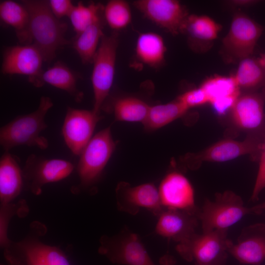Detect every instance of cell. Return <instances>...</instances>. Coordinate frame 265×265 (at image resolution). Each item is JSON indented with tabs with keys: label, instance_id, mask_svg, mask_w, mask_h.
Returning <instances> with one entry per match:
<instances>
[{
	"label": "cell",
	"instance_id": "6da1fadb",
	"mask_svg": "<svg viewBox=\"0 0 265 265\" xmlns=\"http://www.w3.org/2000/svg\"><path fill=\"white\" fill-rule=\"evenodd\" d=\"M22 3L29 15L31 43L40 51L44 61L50 62L59 49L69 44L65 38L67 25L53 14L48 1L26 0Z\"/></svg>",
	"mask_w": 265,
	"mask_h": 265
},
{
	"label": "cell",
	"instance_id": "7a4b0ae2",
	"mask_svg": "<svg viewBox=\"0 0 265 265\" xmlns=\"http://www.w3.org/2000/svg\"><path fill=\"white\" fill-rule=\"evenodd\" d=\"M265 210V203L253 207L244 205L241 197L230 190L216 193L213 200L205 201L199 209L198 217L203 232L213 230L227 231L244 216L250 214H259Z\"/></svg>",
	"mask_w": 265,
	"mask_h": 265
},
{
	"label": "cell",
	"instance_id": "3957f363",
	"mask_svg": "<svg viewBox=\"0 0 265 265\" xmlns=\"http://www.w3.org/2000/svg\"><path fill=\"white\" fill-rule=\"evenodd\" d=\"M53 106L49 97L42 96L36 110L19 116L3 126L0 131V143L6 152L19 145L46 148L48 142L40 133L47 127L45 118Z\"/></svg>",
	"mask_w": 265,
	"mask_h": 265
},
{
	"label": "cell",
	"instance_id": "277c9868",
	"mask_svg": "<svg viewBox=\"0 0 265 265\" xmlns=\"http://www.w3.org/2000/svg\"><path fill=\"white\" fill-rule=\"evenodd\" d=\"M230 241L226 231L213 230L201 234L195 233L178 243L176 250L184 260L193 261L195 265L225 264Z\"/></svg>",
	"mask_w": 265,
	"mask_h": 265
},
{
	"label": "cell",
	"instance_id": "5b68a950",
	"mask_svg": "<svg viewBox=\"0 0 265 265\" xmlns=\"http://www.w3.org/2000/svg\"><path fill=\"white\" fill-rule=\"evenodd\" d=\"M118 43L116 34L109 36L104 34L92 61L91 78L94 98L93 110L98 114L113 84Z\"/></svg>",
	"mask_w": 265,
	"mask_h": 265
},
{
	"label": "cell",
	"instance_id": "8992f818",
	"mask_svg": "<svg viewBox=\"0 0 265 265\" xmlns=\"http://www.w3.org/2000/svg\"><path fill=\"white\" fill-rule=\"evenodd\" d=\"M98 252L113 264L155 265L139 236L127 227L115 235L102 236Z\"/></svg>",
	"mask_w": 265,
	"mask_h": 265
},
{
	"label": "cell",
	"instance_id": "52a82bcc",
	"mask_svg": "<svg viewBox=\"0 0 265 265\" xmlns=\"http://www.w3.org/2000/svg\"><path fill=\"white\" fill-rule=\"evenodd\" d=\"M115 147L109 127L96 134L84 148L78 164L81 185L88 186L100 177Z\"/></svg>",
	"mask_w": 265,
	"mask_h": 265
},
{
	"label": "cell",
	"instance_id": "ba28073f",
	"mask_svg": "<svg viewBox=\"0 0 265 265\" xmlns=\"http://www.w3.org/2000/svg\"><path fill=\"white\" fill-rule=\"evenodd\" d=\"M263 30L260 25L247 16L235 15L222 42L223 53L227 60L241 61L249 57Z\"/></svg>",
	"mask_w": 265,
	"mask_h": 265
},
{
	"label": "cell",
	"instance_id": "9c48e42d",
	"mask_svg": "<svg viewBox=\"0 0 265 265\" xmlns=\"http://www.w3.org/2000/svg\"><path fill=\"white\" fill-rule=\"evenodd\" d=\"M264 135L252 134L243 141L225 139L202 151L187 155L185 161L191 169L204 161L224 162L247 154L260 155Z\"/></svg>",
	"mask_w": 265,
	"mask_h": 265
},
{
	"label": "cell",
	"instance_id": "30bf717a",
	"mask_svg": "<svg viewBox=\"0 0 265 265\" xmlns=\"http://www.w3.org/2000/svg\"><path fill=\"white\" fill-rule=\"evenodd\" d=\"M134 6L149 20L173 35L184 32L189 16L176 0H137Z\"/></svg>",
	"mask_w": 265,
	"mask_h": 265
},
{
	"label": "cell",
	"instance_id": "8fae6325",
	"mask_svg": "<svg viewBox=\"0 0 265 265\" xmlns=\"http://www.w3.org/2000/svg\"><path fill=\"white\" fill-rule=\"evenodd\" d=\"M100 114L92 110L69 107L62 127L64 141L71 151L80 156L92 138Z\"/></svg>",
	"mask_w": 265,
	"mask_h": 265
},
{
	"label": "cell",
	"instance_id": "7c38bea8",
	"mask_svg": "<svg viewBox=\"0 0 265 265\" xmlns=\"http://www.w3.org/2000/svg\"><path fill=\"white\" fill-rule=\"evenodd\" d=\"M116 197L117 209L133 215L145 209L157 216L163 209L159 190L152 183L132 186L125 182L120 183L116 188Z\"/></svg>",
	"mask_w": 265,
	"mask_h": 265
},
{
	"label": "cell",
	"instance_id": "4fadbf2b",
	"mask_svg": "<svg viewBox=\"0 0 265 265\" xmlns=\"http://www.w3.org/2000/svg\"><path fill=\"white\" fill-rule=\"evenodd\" d=\"M74 168L73 164L66 160L41 159L31 155L26 160L23 178L30 191L38 195L44 185L65 179L71 174Z\"/></svg>",
	"mask_w": 265,
	"mask_h": 265
},
{
	"label": "cell",
	"instance_id": "5bb4252c",
	"mask_svg": "<svg viewBox=\"0 0 265 265\" xmlns=\"http://www.w3.org/2000/svg\"><path fill=\"white\" fill-rule=\"evenodd\" d=\"M2 56L1 70L3 74L26 76L33 85L43 71V56L32 44L7 47Z\"/></svg>",
	"mask_w": 265,
	"mask_h": 265
},
{
	"label": "cell",
	"instance_id": "9a60e30c",
	"mask_svg": "<svg viewBox=\"0 0 265 265\" xmlns=\"http://www.w3.org/2000/svg\"><path fill=\"white\" fill-rule=\"evenodd\" d=\"M158 190L163 208L198 214L199 209L195 205L193 187L181 173H168L162 180Z\"/></svg>",
	"mask_w": 265,
	"mask_h": 265
},
{
	"label": "cell",
	"instance_id": "2e32d148",
	"mask_svg": "<svg viewBox=\"0 0 265 265\" xmlns=\"http://www.w3.org/2000/svg\"><path fill=\"white\" fill-rule=\"evenodd\" d=\"M265 96L250 92L238 97L231 110L232 120L239 128L264 135L265 132L264 111Z\"/></svg>",
	"mask_w": 265,
	"mask_h": 265
},
{
	"label": "cell",
	"instance_id": "e0dca14e",
	"mask_svg": "<svg viewBox=\"0 0 265 265\" xmlns=\"http://www.w3.org/2000/svg\"><path fill=\"white\" fill-rule=\"evenodd\" d=\"M228 252L241 264H261L265 260V224L244 228L236 243L231 240Z\"/></svg>",
	"mask_w": 265,
	"mask_h": 265
},
{
	"label": "cell",
	"instance_id": "ac0fdd59",
	"mask_svg": "<svg viewBox=\"0 0 265 265\" xmlns=\"http://www.w3.org/2000/svg\"><path fill=\"white\" fill-rule=\"evenodd\" d=\"M157 217L156 234L178 243L196 233L199 221L196 214L164 208Z\"/></svg>",
	"mask_w": 265,
	"mask_h": 265
},
{
	"label": "cell",
	"instance_id": "d6986e66",
	"mask_svg": "<svg viewBox=\"0 0 265 265\" xmlns=\"http://www.w3.org/2000/svg\"><path fill=\"white\" fill-rule=\"evenodd\" d=\"M13 246L22 256L13 265H70L60 249L36 238L28 237Z\"/></svg>",
	"mask_w": 265,
	"mask_h": 265
},
{
	"label": "cell",
	"instance_id": "ffe728a7",
	"mask_svg": "<svg viewBox=\"0 0 265 265\" xmlns=\"http://www.w3.org/2000/svg\"><path fill=\"white\" fill-rule=\"evenodd\" d=\"M80 75L60 61L43 70L36 80L34 86L39 87L47 83L65 91L77 101H80L82 94L77 87V82Z\"/></svg>",
	"mask_w": 265,
	"mask_h": 265
},
{
	"label": "cell",
	"instance_id": "44dd1931",
	"mask_svg": "<svg viewBox=\"0 0 265 265\" xmlns=\"http://www.w3.org/2000/svg\"><path fill=\"white\" fill-rule=\"evenodd\" d=\"M23 174L14 157L6 152L0 161V200L1 205L10 203L20 194Z\"/></svg>",
	"mask_w": 265,
	"mask_h": 265
},
{
	"label": "cell",
	"instance_id": "7402d4cb",
	"mask_svg": "<svg viewBox=\"0 0 265 265\" xmlns=\"http://www.w3.org/2000/svg\"><path fill=\"white\" fill-rule=\"evenodd\" d=\"M0 19L2 23L14 29L20 44H32L29 32V15L22 2L11 0L1 1Z\"/></svg>",
	"mask_w": 265,
	"mask_h": 265
},
{
	"label": "cell",
	"instance_id": "603a6c76",
	"mask_svg": "<svg viewBox=\"0 0 265 265\" xmlns=\"http://www.w3.org/2000/svg\"><path fill=\"white\" fill-rule=\"evenodd\" d=\"M166 48L163 38L153 32L140 33L137 38L135 53L144 65L157 68L163 63Z\"/></svg>",
	"mask_w": 265,
	"mask_h": 265
},
{
	"label": "cell",
	"instance_id": "cb8c5ba5",
	"mask_svg": "<svg viewBox=\"0 0 265 265\" xmlns=\"http://www.w3.org/2000/svg\"><path fill=\"white\" fill-rule=\"evenodd\" d=\"M102 17L84 30L77 34L73 43L74 49L83 64L92 63L104 35Z\"/></svg>",
	"mask_w": 265,
	"mask_h": 265
},
{
	"label": "cell",
	"instance_id": "d4e9b609",
	"mask_svg": "<svg viewBox=\"0 0 265 265\" xmlns=\"http://www.w3.org/2000/svg\"><path fill=\"white\" fill-rule=\"evenodd\" d=\"M188 109L178 98L167 104L150 106L143 124L148 130L159 129L182 116Z\"/></svg>",
	"mask_w": 265,
	"mask_h": 265
},
{
	"label": "cell",
	"instance_id": "484cf974",
	"mask_svg": "<svg viewBox=\"0 0 265 265\" xmlns=\"http://www.w3.org/2000/svg\"><path fill=\"white\" fill-rule=\"evenodd\" d=\"M233 77L239 88L253 90L265 83V70L257 59L247 57L240 61Z\"/></svg>",
	"mask_w": 265,
	"mask_h": 265
},
{
	"label": "cell",
	"instance_id": "4316f807",
	"mask_svg": "<svg viewBox=\"0 0 265 265\" xmlns=\"http://www.w3.org/2000/svg\"><path fill=\"white\" fill-rule=\"evenodd\" d=\"M150 106L145 102L133 97L117 99L114 104L113 110L116 119L127 122L145 121Z\"/></svg>",
	"mask_w": 265,
	"mask_h": 265
},
{
	"label": "cell",
	"instance_id": "83f0119b",
	"mask_svg": "<svg viewBox=\"0 0 265 265\" xmlns=\"http://www.w3.org/2000/svg\"><path fill=\"white\" fill-rule=\"evenodd\" d=\"M200 87L206 93L209 104L231 97L240 96V88L233 76L212 77L205 80Z\"/></svg>",
	"mask_w": 265,
	"mask_h": 265
},
{
	"label": "cell",
	"instance_id": "f1b7e54d",
	"mask_svg": "<svg viewBox=\"0 0 265 265\" xmlns=\"http://www.w3.org/2000/svg\"><path fill=\"white\" fill-rule=\"evenodd\" d=\"M104 6L91 2L85 5L79 2L74 5L68 16L74 31L78 34L103 16Z\"/></svg>",
	"mask_w": 265,
	"mask_h": 265
},
{
	"label": "cell",
	"instance_id": "f546056e",
	"mask_svg": "<svg viewBox=\"0 0 265 265\" xmlns=\"http://www.w3.org/2000/svg\"><path fill=\"white\" fill-rule=\"evenodd\" d=\"M221 26L212 18L205 15H189L184 28L192 38L203 41L216 38Z\"/></svg>",
	"mask_w": 265,
	"mask_h": 265
},
{
	"label": "cell",
	"instance_id": "4dcf8cb0",
	"mask_svg": "<svg viewBox=\"0 0 265 265\" xmlns=\"http://www.w3.org/2000/svg\"><path fill=\"white\" fill-rule=\"evenodd\" d=\"M103 15L108 26L115 31L127 27L132 21L129 3L124 0H111L104 6Z\"/></svg>",
	"mask_w": 265,
	"mask_h": 265
},
{
	"label": "cell",
	"instance_id": "1f68e13d",
	"mask_svg": "<svg viewBox=\"0 0 265 265\" xmlns=\"http://www.w3.org/2000/svg\"><path fill=\"white\" fill-rule=\"evenodd\" d=\"M178 99L188 109L209 103L208 96L204 90L200 86L183 93Z\"/></svg>",
	"mask_w": 265,
	"mask_h": 265
},
{
	"label": "cell",
	"instance_id": "d6a6232c",
	"mask_svg": "<svg viewBox=\"0 0 265 265\" xmlns=\"http://www.w3.org/2000/svg\"><path fill=\"white\" fill-rule=\"evenodd\" d=\"M259 166L251 200L256 201L262 190L265 187V132L264 135L261 149L259 155Z\"/></svg>",
	"mask_w": 265,
	"mask_h": 265
},
{
	"label": "cell",
	"instance_id": "836d02e7",
	"mask_svg": "<svg viewBox=\"0 0 265 265\" xmlns=\"http://www.w3.org/2000/svg\"><path fill=\"white\" fill-rule=\"evenodd\" d=\"M48 3L53 14L59 20L68 17L74 6L70 0H50Z\"/></svg>",
	"mask_w": 265,
	"mask_h": 265
},
{
	"label": "cell",
	"instance_id": "e575fe53",
	"mask_svg": "<svg viewBox=\"0 0 265 265\" xmlns=\"http://www.w3.org/2000/svg\"><path fill=\"white\" fill-rule=\"evenodd\" d=\"M160 265H175L176 261L175 258L169 254L162 256L159 260Z\"/></svg>",
	"mask_w": 265,
	"mask_h": 265
},
{
	"label": "cell",
	"instance_id": "d590c367",
	"mask_svg": "<svg viewBox=\"0 0 265 265\" xmlns=\"http://www.w3.org/2000/svg\"><path fill=\"white\" fill-rule=\"evenodd\" d=\"M257 60L265 70V53L261 54L260 56L257 59Z\"/></svg>",
	"mask_w": 265,
	"mask_h": 265
},
{
	"label": "cell",
	"instance_id": "8d00e7d4",
	"mask_svg": "<svg viewBox=\"0 0 265 265\" xmlns=\"http://www.w3.org/2000/svg\"><path fill=\"white\" fill-rule=\"evenodd\" d=\"M224 265V264H220V265Z\"/></svg>",
	"mask_w": 265,
	"mask_h": 265
}]
</instances>
